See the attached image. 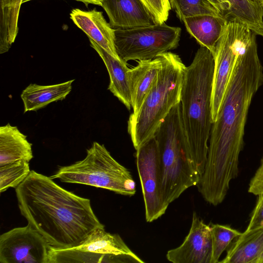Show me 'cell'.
I'll use <instances>...</instances> for the list:
<instances>
[{
	"mask_svg": "<svg viewBox=\"0 0 263 263\" xmlns=\"http://www.w3.org/2000/svg\"><path fill=\"white\" fill-rule=\"evenodd\" d=\"M262 84L263 68L255 36L237 58L211 131L207 159L197 186L203 199L213 205L223 201L231 181L238 175L249 109Z\"/></svg>",
	"mask_w": 263,
	"mask_h": 263,
	"instance_id": "cell-1",
	"label": "cell"
},
{
	"mask_svg": "<svg viewBox=\"0 0 263 263\" xmlns=\"http://www.w3.org/2000/svg\"><path fill=\"white\" fill-rule=\"evenodd\" d=\"M15 193L28 224L55 249L76 247L95 230L104 228L89 199L64 189L34 171L15 188Z\"/></svg>",
	"mask_w": 263,
	"mask_h": 263,
	"instance_id": "cell-2",
	"label": "cell"
},
{
	"mask_svg": "<svg viewBox=\"0 0 263 263\" xmlns=\"http://www.w3.org/2000/svg\"><path fill=\"white\" fill-rule=\"evenodd\" d=\"M214 58L200 46L185 69L181 95V116L190 159L202 176L213 125L212 97Z\"/></svg>",
	"mask_w": 263,
	"mask_h": 263,
	"instance_id": "cell-3",
	"label": "cell"
},
{
	"mask_svg": "<svg viewBox=\"0 0 263 263\" xmlns=\"http://www.w3.org/2000/svg\"><path fill=\"white\" fill-rule=\"evenodd\" d=\"M161 55L162 65L155 83L140 110L128 120V133L136 150L155 136L172 109L180 103L186 66L176 53Z\"/></svg>",
	"mask_w": 263,
	"mask_h": 263,
	"instance_id": "cell-4",
	"label": "cell"
},
{
	"mask_svg": "<svg viewBox=\"0 0 263 263\" xmlns=\"http://www.w3.org/2000/svg\"><path fill=\"white\" fill-rule=\"evenodd\" d=\"M155 136L163 195L169 205L189 187L197 186L201 178L189 156L180 103L172 109Z\"/></svg>",
	"mask_w": 263,
	"mask_h": 263,
	"instance_id": "cell-5",
	"label": "cell"
},
{
	"mask_svg": "<svg viewBox=\"0 0 263 263\" xmlns=\"http://www.w3.org/2000/svg\"><path fill=\"white\" fill-rule=\"evenodd\" d=\"M63 182L82 184L132 196L136 183L129 171L117 161L104 145L94 142L82 160L59 168L50 177Z\"/></svg>",
	"mask_w": 263,
	"mask_h": 263,
	"instance_id": "cell-6",
	"label": "cell"
},
{
	"mask_svg": "<svg viewBox=\"0 0 263 263\" xmlns=\"http://www.w3.org/2000/svg\"><path fill=\"white\" fill-rule=\"evenodd\" d=\"M181 28L165 23L130 29H115V45L119 58L130 60L153 59L179 45Z\"/></svg>",
	"mask_w": 263,
	"mask_h": 263,
	"instance_id": "cell-7",
	"label": "cell"
},
{
	"mask_svg": "<svg viewBox=\"0 0 263 263\" xmlns=\"http://www.w3.org/2000/svg\"><path fill=\"white\" fill-rule=\"evenodd\" d=\"M143 263L117 234L105 231L104 228L95 230L79 246L58 249L51 246L49 263L60 262Z\"/></svg>",
	"mask_w": 263,
	"mask_h": 263,
	"instance_id": "cell-8",
	"label": "cell"
},
{
	"mask_svg": "<svg viewBox=\"0 0 263 263\" xmlns=\"http://www.w3.org/2000/svg\"><path fill=\"white\" fill-rule=\"evenodd\" d=\"M256 34L244 25L227 22L216 45L212 97L213 123L217 117L224 92L237 58Z\"/></svg>",
	"mask_w": 263,
	"mask_h": 263,
	"instance_id": "cell-9",
	"label": "cell"
},
{
	"mask_svg": "<svg viewBox=\"0 0 263 263\" xmlns=\"http://www.w3.org/2000/svg\"><path fill=\"white\" fill-rule=\"evenodd\" d=\"M136 151V165L143 196L145 219L151 222L162 216L169 205L163 195L155 136Z\"/></svg>",
	"mask_w": 263,
	"mask_h": 263,
	"instance_id": "cell-10",
	"label": "cell"
},
{
	"mask_svg": "<svg viewBox=\"0 0 263 263\" xmlns=\"http://www.w3.org/2000/svg\"><path fill=\"white\" fill-rule=\"evenodd\" d=\"M51 246L29 224L0 236L1 263H49Z\"/></svg>",
	"mask_w": 263,
	"mask_h": 263,
	"instance_id": "cell-11",
	"label": "cell"
},
{
	"mask_svg": "<svg viewBox=\"0 0 263 263\" xmlns=\"http://www.w3.org/2000/svg\"><path fill=\"white\" fill-rule=\"evenodd\" d=\"M211 227L193 212L190 231L183 243L169 250L167 259L173 263H211Z\"/></svg>",
	"mask_w": 263,
	"mask_h": 263,
	"instance_id": "cell-12",
	"label": "cell"
},
{
	"mask_svg": "<svg viewBox=\"0 0 263 263\" xmlns=\"http://www.w3.org/2000/svg\"><path fill=\"white\" fill-rule=\"evenodd\" d=\"M114 29H130L156 24L141 0H102Z\"/></svg>",
	"mask_w": 263,
	"mask_h": 263,
	"instance_id": "cell-13",
	"label": "cell"
},
{
	"mask_svg": "<svg viewBox=\"0 0 263 263\" xmlns=\"http://www.w3.org/2000/svg\"><path fill=\"white\" fill-rule=\"evenodd\" d=\"M70 18L98 45L116 59L118 56L115 45V29L107 22L101 11L93 9L89 11L79 9L72 10Z\"/></svg>",
	"mask_w": 263,
	"mask_h": 263,
	"instance_id": "cell-14",
	"label": "cell"
},
{
	"mask_svg": "<svg viewBox=\"0 0 263 263\" xmlns=\"http://www.w3.org/2000/svg\"><path fill=\"white\" fill-rule=\"evenodd\" d=\"M227 22H236L263 36V5L250 0H208Z\"/></svg>",
	"mask_w": 263,
	"mask_h": 263,
	"instance_id": "cell-15",
	"label": "cell"
},
{
	"mask_svg": "<svg viewBox=\"0 0 263 263\" xmlns=\"http://www.w3.org/2000/svg\"><path fill=\"white\" fill-rule=\"evenodd\" d=\"M162 61L161 54L152 60L140 61L136 66L129 69L132 114H135L140 110L157 79Z\"/></svg>",
	"mask_w": 263,
	"mask_h": 263,
	"instance_id": "cell-16",
	"label": "cell"
},
{
	"mask_svg": "<svg viewBox=\"0 0 263 263\" xmlns=\"http://www.w3.org/2000/svg\"><path fill=\"white\" fill-rule=\"evenodd\" d=\"M89 41L90 46L101 58L108 71L110 79L108 90L130 110L132 108L130 69L127 62L115 58L91 39Z\"/></svg>",
	"mask_w": 263,
	"mask_h": 263,
	"instance_id": "cell-17",
	"label": "cell"
},
{
	"mask_svg": "<svg viewBox=\"0 0 263 263\" xmlns=\"http://www.w3.org/2000/svg\"><path fill=\"white\" fill-rule=\"evenodd\" d=\"M182 21L187 32L214 55L227 22L220 16L213 15L186 17Z\"/></svg>",
	"mask_w": 263,
	"mask_h": 263,
	"instance_id": "cell-18",
	"label": "cell"
},
{
	"mask_svg": "<svg viewBox=\"0 0 263 263\" xmlns=\"http://www.w3.org/2000/svg\"><path fill=\"white\" fill-rule=\"evenodd\" d=\"M262 252L263 224L241 233L220 262L257 263Z\"/></svg>",
	"mask_w": 263,
	"mask_h": 263,
	"instance_id": "cell-19",
	"label": "cell"
},
{
	"mask_svg": "<svg viewBox=\"0 0 263 263\" xmlns=\"http://www.w3.org/2000/svg\"><path fill=\"white\" fill-rule=\"evenodd\" d=\"M33 157L32 144L17 126L9 123L0 127V166Z\"/></svg>",
	"mask_w": 263,
	"mask_h": 263,
	"instance_id": "cell-20",
	"label": "cell"
},
{
	"mask_svg": "<svg viewBox=\"0 0 263 263\" xmlns=\"http://www.w3.org/2000/svg\"><path fill=\"white\" fill-rule=\"evenodd\" d=\"M74 80L49 85L30 84L21 95L24 106V113L37 111L52 102L65 99L72 89Z\"/></svg>",
	"mask_w": 263,
	"mask_h": 263,
	"instance_id": "cell-21",
	"label": "cell"
},
{
	"mask_svg": "<svg viewBox=\"0 0 263 263\" xmlns=\"http://www.w3.org/2000/svg\"><path fill=\"white\" fill-rule=\"evenodd\" d=\"M22 0H0V53L9 50L17 35Z\"/></svg>",
	"mask_w": 263,
	"mask_h": 263,
	"instance_id": "cell-22",
	"label": "cell"
},
{
	"mask_svg": "<svg viewBox=\"0 0 263 263\" xmlns=\"http://www.w3.org/2000/svg\"><path fill=\"white\" fill-rule=\"evenodd\" d=\"M169 3L181 21L202 15L220 16L218 11L208 0H169Z\"/></svg>",
	"mask_w": 263,
	"mask_h": 263,
	"instance_id": "cell-23",
	"label": "cell"
},
{
	"mask_svg": "<svg viewBox=\"0 0 263 263\" xmlns=\"http://www.w3.org/2000/svg\"><path fill=\"white\" fill-rule=\"evenodd\" d=\"M29 162L22 160L0 166V192L16 188L30 172Z\"/></svg>",
	"mask_w": 263,
	"mask_h": 263,
	"instance_id": "cell-24",
	"label": "cell"
},
{
	"mask_svg": "<svg viewBox=\"0 0 263 263\" xmlns=\"http://www.w3.org/2000/svg\"><path fill=\"white\" fill-rule=\"evenodd\" d=\"M211 227L212 243L211 263H217L230 243L241 233L226 225L214 224L211 225Z\"/></svg>",
	"mask_w": 263,
	"mask_h": 263,
	"instance_id": "cell-25",
	"label": "cell"
},
{
	"mask_svg": "<svg viewBox=\"0 0 263 263\" xmlns=\"http://www.w3.org/2000/svg\"><path fill=\"white\" fill-rule=\"evenodd\" d=\"M153 17L156 24H162L167 20L171 9L169 0H141Z\"/></svg>",
	"mask_w": 263,
	"mask_h": 263,
	"instance_id": "cell-26",
	"label": "cell"
},
{
	"mask_svg": "<svg viewBox=\"0 0 263 263\" xmlns=\"http://www.w3.org/2000/svg\"><path fill=\"white\" fill-rule=\"evenodd\" d=\"M248 192L255 195L263 194V159L255 175L251 179Z\"/></svg>",
	"mask_w": 263,
	"mask_h": 263,
	"instance_id": "cell-27",
	"label": "cell"
},
{
	"mask_svg": "<svg viewBox=\"0 0 263 263\" xmlns=\"http://www.w3.org/2000/svg\"><path fill=\"white\" fill-rule=\"evenodd\" d=\"M247 229H251L263 224V194L258 196Z\"/></svg>",
	"mask_w": 263,
	"mask_h": 263,
	"instance_id": "cell-28",
	"label": "cell"
},
{
	"mask_svg": "<svg viewBox=\"0 0 263 263\" xmlns=\"http://www.w3.org/2000/svg\"><path fill=\"white\" fill-rule=\"evenodd\" d=\"M77 1L81 2L85 4L86 6L88 4H93L98 5L100 6H102V0H75Z\"/></svg>",
	"mask_w": 263,
	"mask_h": 263,
	"instance_id": "cell-29",
	"label": "cell"
},
{
	"mask_svg": "<svg viewBox=\"0 0 263 263\" xmlns=\"http://www.w3.org/2000/svg\"><path fill=\"white\" fill-rule=\"evenodd\" d=\"M257 263H263V252L259 257Z\"/></svg>",
	"mask_w": 263,
	"mask_h": 263,
	"instance_id": "cell-30",
	"label": "cell"
},
{
	"mask_svg": "<svg viewBox=\"0 0 263 263\" xmlns=\"http://www.w3.org/2000/svg\"><path fill=\"white\" fill-rule=\"evenodd\" d=\"M252 2H256L261 5H263V0H250Z\"/></svg>",
	"mask_w": 263,
	"mask_h": 263,
	"instance_id": "cell-31",
	"label": "cell"
},
{
	"mask_svg": "<svg viewBox=\"0 0 263 263\" xmlns=\"http://www.w3.org/2000/svg\"><path fill=\"white\" fill-rule=\"evenodd\" d=\"M30 1H32V0H22V4H24L27 2Z\"/></svg>",
	"mask_w": 263,
	"mask_h": 263,
	"instance_id": "cell-32",
	"label": "cell"
}]
</instances>
